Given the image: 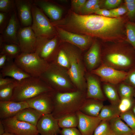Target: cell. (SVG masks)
Returning <instances> with one entry per match:
<instances>
[{
  "instance_id": "43",
  "label": "cell",
  "mask_w": 135,
  "mask_h": 135,
  "mask_svg": "<svg viewBox=\"0 0 135 135\" xmlns=\"http://www.w3.org/2000/svg\"><path fill=\"white\" fill-rule=\"evenodd\" d=\"M60 134L61 135H82L79 130L75 127L62 128Z\"/></svg>"
},
{
  "instance_id": "27",
  "label": "cell",
  "mask_w": 135,
  "mask_h": 135,
  "mask_svg": "<svg viewBox=\"0 0 135 135\" xmlns=\"http://www.w3.org/2000/svg\"><path fill=\"white\" fill-rule=\"evenodd\" d=\"M114 85L110 83L103 82V91L106 98L111 104L118 106L120 100L118 90Z\"/></svg>"
},
{
  "instance_id": "55",
  "label": "cell",
  "mask_w": 135,
  "mask_h": 135,
  "mask_svg": "<svg viewBox=\"0 0 135 135\" xmlns=\"http://www.w3.org/2000/svg\"><path fill=\"white\" fill-rule=\"evenodd\" d=\"M132 135H135V134H134Z\"/></svg>"
},
{
  "instance_id": "14",
  "label": "cell",
  "mask_w": 135,
  "mask_h": 135,
  "mask_svg": "<svg viewBox=\"0 0 135 135\" xmlns=\"http://www.w3.org/2000/svg\"><path fill=\"white\" fill-rule=\"evenodd\" d=\"M52 91L41 94L26 101L29 107L35 109L43 115L52 114L54 108Z\"/></svg>"
},
{
  "instance_id": "5",
  "label": "cell",
  "mask_w": 135,
  "mask_h": 135,
  "mask_svg": "<svg viewBox=\"0 0 135 135\" xmlns=\"http://www.w3.org/2000/svg\"><path fill=\"white\" fill-rule=\"evenodd\" d=\"M66 70L53 62L40 78L54 90L62 93L77 90L72 83Z\"/></svg>"
},
{
  "instance_id": "57",
  "label": "cell",
  "mask_w": 135,
  "mask_h": 135,
  "mask_svg": "<svg viewBox=\"0 0 135 135\" xmlns=\"http://www.w3.org/2000/svg\"><path fill=\"white\" fill-rule=\"evenodd\" d=\"M134 23H135V22Z\"/></svg>"
},
{
  "instance_id": "9",
  "label": "cell",
  "mask_w": 135,
  "mask_h": 135,
  "mask_svg": "<svg viewBox=\"0 0 135 135\" xmlns=\"http://www.w3.org/2000/svg\"><path fill=\"white\" fill-rule=\"evenodd\" d=\"M129 72L118 70L102 63L90 72L99 77L100 81L103 82L116 85L125 80Z\"/></svg>"
},
{
  "instance_id": "34",
  "label": "cell",
  "mask_w": 135,
  "mask_h": 135,
  "mask_svg": "<svg viewBox=\"0 0 135 135\" xmlns=\"http://www.w3.org/2000/svg\"><path fill=\"white\" fill-rule=\"evenodd\" d=\"M126 40L135 49V24L129 21L125 26Z\"/></svg>"
},
{
  "instance_id": "56",
  "label": "cell",
  "mask_w": 135,
  "mask_h": 135,
  "mask_svg": "<svg viewBox=\"0 0 135 135\" xmlns=\"http://www.w3.org/2000/svg\"><path fill=\"white\" fill-rule=\"evenodd\" d=\"M38 135H40L38 134Z\"/></svg>"
},
{
  "instance_id": "13",
  "label": "cell",
  "mask_w": 135,
  "mask_h": 135,
  "mask_svg": "<svg viewBox=\"0 0 135 135\" xmlns=\"http://www.w3.org/2000/svg\"><path fill=\"white\" fill-rule=\"evenodd\" d=\"M18 39L21 53L35 52L37 37L31 26L20 27L18 32Z\"/></svg>"
},
{
  "instance_id": "8",
  "label": "cell",
  "mask_w": 135,
  "mask_h": 135,
  "mask_svg": "<svg viewBox=\"0 0 135 135\" xmlns=\"http://www.w3.org/2000/svg\"><path fill=\"white\" fill-rule=\"evenodd\" d=\"M31 28L37 38H50L56 35L57 31L43 11L33 2Z\"/></svg>"
},
{
  "instance_id": "21",
  "label": "cell",
  "mask_w": 135,
  "mask_h": 135,
  "mask_svg": "<svg viewBox=\"0 0 135 135\" xmlns=\"http://www.w3.org/2000/svg\"><path fill=\"white\" fill-rule=\"evenodd\" d=\"M76 113L78 118V129L82 135H93L94 130L101 120L98 117L86 115L80 111Z\"/></svg>"
},
{
  "instance_id": "49",
  "label": "cell",
  "mask_w": 135,
  "mask_h": 135,
  "mask_svg": "<svg viewBox=\"0 0 135 135\" xmlns=\"http://www.w3.org/2000/svg\"><path fill=\"white\" fill-rule=\"evenodd\" d=\"M95 13L96 14L106 17L114 18L110 10L105 9L101 8L96 11Z\"/></svg>"
},
{
  "instance_id": "20",
  "label": "cell",
  "mask_w": 135,
  "mask_h": 135,
  "mask_svg": "<svg viewBox=\"0 0 135 135\" xmlns=\"http://www.w3.org/2000/svg\"><path fill=\"white\" fill-rule=\"evenodd\" d=\"M28 108V105L26 101H0V120L14 116L22 110Z\"/></svg>"
},
{
  "instance_id": "30",
  "label": "cell",
  "mask_w": 135,
  "mask_h": 135,
  "mask_svg": "<svg viewBox=\"0 0 135 135\" xmlns=\"http://www.w3.org/2000/svg\"><path fill=\"white\" fill-rule=\"evenodd\" d=\"M52 62L67 71L70 67L68 58L63 48L61 49L58 48L54 60Z\"/></svg>"
},
{
  "instance_id": "47",
  "label": "cell",
  "mask_w": 135,
  "mask_h": 135,
  "mask_svg": "<svg viewBox=\"0 0 135 135\" xmlns=\"http://www.w3.org/2000/svg\"><path fill=\"white\" fill-rule=\"evenodd\" d=\"M122 2L121 0H106L104 2V6L106 8L111 10L118 6Z\"/></svg>"
},
{
  "instance_id": "17",
  "label": "cell",
  "mask_w": 135,
  "mask_h": 135,
  "mask_svg": "<svg viewBox=\"0 0 135 135\" xmlns=\"http://www.w3.org/2000/svg\"><path fill=\"white\" fill-rule=\"evenodd\" d=\"M96 75L88 72L85 74L86 85V98L104 101L106 99L102 90L100 80Z\"/></svg>"
},
{
  "instance_id": "53",
  "label": "cell",
  "mask_w": 135,
  "mask_h": 135,
  "mask_svg": "<svg viewBox=\"0 0 135 135\" xmlns=\"http://www.w3.org/2000/svg\"><path fill=\"white\" fill-rule=\"evenodd\" d=\"M2 135H16L14 134L8 132H5Z\"/></svg>"
},
{
  "instance_id": "39",
  "label": "cell",
  "mask_w": 135,
  "mask_h": 135,
  "mask_svg": "<svg viewBox=\"0 0 135 135\" xmlns=\"http://www.w3.org/2000/svg\"><path fill=\"white\" fill-rule=\"evenodd\" d=\"M133 102L132 98H120V102L118 106L121 113L125 112L130 110Z\"/></svg>"
},
{
  "instance_id": "12",
  "label": "cell",
  "mask_w": 135,
  "mask_h": 135,
  "mask_svg": "<svg viewBox=\"0 0 135 135\" xmlns=\"http://www.w3.org/2000/svg\"><path fill=\"white\" fill-rule=\"evenodd\" d=\"M54 26L61 39L81 50L86 49L91 46L93 42L92 37L90 36L74 33L60 27Z\"/></svg>"
},
{
  "instance_id": "10",
  "label": "cell",
  "mask_w": 135,
  "mask_h": 135,
  "mask_svg": "<svg viewBox=\"0 0 135 135\" xmlns=\"http://www.w3.org/2000/svg\"><path fill=\"white\" fill-rule=\"evenodd\" d=\"M58 39L57 35L50 38H37L35 52L48 63L52 62L58 48Z\"/></svg>"
},
{
  "instance_id": "26",
  "label": "cell",
  "mask_w": 135,
  "mask_h": 135,
  "mask_svg": "<svg viewBox=\"0 0 135 135\" xmlns=\"http://www.w3.org/2000/svg\"><path fill=\"white\" fill-rule=\"evenodd\" d=\"M108 121L114 135H132L134 134L131 129L123 122L120 116Z\"/></svg>"
},
{
  "instance_id": "3",
  "label": "cell",
  "mask_w": 135,
  "mask_h": 135,
  "mask_svg": "<svg viewBox=\"0 0 135 135\" xmlns=\"http://www.w3.org/2000/svg\"><path fill=\"white\" fill-rule=\"evenodd\" d=\"M86 92L77 90L70 92H52L54 108L52 114L58 119L76 113L86 99Z\"/></svg>"
},
{
  "instance_id": "7",
  "label": "cell",
  "mask_w": 135,
  "mask_h": 135,
  "mask_svg": "<svg viewBox=\"0 0 135 135\" xmlns=\"http://www.w3.org/2000/svg\"><path fill=\"white\" fill-rule=\"evenodd\" d=\"M14 61L24 71L31 77H40L49 64L35 52L21 53Z\"/></svg>"
},
{
  "instance_id": "4",
  "label": "cell",
  "mask_w": 135,
  "mask_h": 135,
  "mask_svg": "<svg viewBox=\"0 0 135 135\" xmlns=\"http://www.w3.org/2000/svg\"><path fill=\"white\" fill-rule=\"evenodd\" d=\"M54 90L40 77H30L18 81L10 100L26 101L41 94Z\"/></svg>"
},
{
  "instance_id": "44",
  "label": "cell",
  "mask_w": 135,
  "mask_h": 135,
  "mask_svg": "<svg viewBox=\"0 0 135 135\" xmlns=\"http://www.w3.org/2000/svg\"><path fill=\"white\" fill-rule=\"evenodd\" d=\"M86 0H71L72 4L75 11V13L77 14L80 12Z\"/></svg>"
},
{
  "instance_id": "32",
  "label": "cell",
  "mask_w": 135,
  "mask_h": 135,
  "mask_svg": "<svg viewBox=\"0 0 135 135\" xmlns=\"http://www.w3.org/2000/svg\"><path fill=\"white\" fill-rule=\"evenodd\" d=\"M117 85V90L120 98H132L135 93L134 88L124 82Z\"/></svg>"
},
{
  "instance_id": "1",
  "label": "cell",
  "mask_w": 135,
  "mask_h": 135,
  "mask_svg": "<svg viewBox=\"0 0 135 135\" xmlns=\"http://www.w3.org/2000/svg\"><path fill=\"white\" fill-rule=\"evenodd\" d=\"M128 21L126 14L109 18L74 12L64 22V26L72 32L96 37L104 42H114L126 40L125 26Z\"/></svg>"
},
{
  "instance_id": "23",
  "label": "cell",
  "mask_w": 135,
  "mask_h": 135,
  "mask_svg": "<svg viewBox=\"0 0 135 135\" xmlns=\"http://www.w3.org/2000/svg\"><path fill=\"white\" fill-rule=\"evenodd\" d=\"M0 76L3 78L10 77L17 81L31 77L20 68L14 60L0 69Z\"/></svg>"
},
{
  "instance_id": "18",
  "label": "cell",
  "mask_w": 135,
  "mask_h": 135,
  "mask_svg": "<svg viewBox=\"0 0 135 135\" xmlns=\"http://www.w3.org/2000/svg\"><path fill=\"white\" fill-rule=\"evenodd\" d=\"M101 46L97 41L93 42L84 55L86 68L89 72L98 68L102 63Z\"/></svg>"
},
{
  "instance_id": "42",
  "label": "cell",
  "mask_w": 135,
  "mask_h": 135,
  "mask_svg": "<svg viewBox=\"0 0 135 135\" xmlns=\"http://www.w3.org/2000/svg\"><path fill=\"white\" fill-rule=\"evenodd\" d=\"M114 18H118L126 14L127 12V8L124 4L120 7L110 10Z\"/></svg>"
},
{
  "instance_id": "28",
  "label": "cell",
  "mask_w": 135,
  "mask_h": 135,
  "mask_svg": "<svg viewBox=\"0 0 135 135\" xmlns=\"http://www.w3.org/2000/svg\"><path fill=\"white\" fill-rule=\"evenodd\" d=\"M120 114L118 106L111 104L104 106L98 116L101 121H108L120 116Z\"/></svg>"
},
{
  "instance_id": "50",
  "label": "cell",
  "mask_w": 135,
  "mask_h": 135,
  "mask_svg": "<svg viewBox=\"0 0 135 135\" xmlns=\"http://www.w3.org/2000/svg\"><path fill=\"white\" fill-rule=\"evenodd\" d=\"M102 1L100 3L94 5L90 11L89 14L91 13H95L96 11L101 9L100 8L102 4Z\"/></svg>"
},
{
  "instance_id": "45",
  "label": "cell",
  "mask_w": 135,
  "mask_h": 135,
  "mask_svg": "<svg viewBox=\"0 0 135 135\" xmlns=\"http://www.w3.org/2000/svg\"><path fill=\"white\" fill-rule=\"evenodd\" d=\"M124 82L135 88V68L129 72V73Z\"/></svg>"
},
{
  "instance_id": "37",
  "label": "cell",
  "mask_w": 135,
  "mask_h": 135,
  "mask_svg": "<svg viewBox=\"0 0 135 135\" xmlns=\"http://www.w3.org/2000/svg\"><path fill=\"white\" fill-rule=\"evenodd\" d=\"M16 9L15 0H0V12L11 13Z\"/></svg>"
},
{
  "instance_id": "15",
  "label": "cell",
  "mask_w": 135,
  "mask_h": 135,
  "mask_svg": "<svg viewBox=\"0 0 135 135\" xmlns=\"http://www.w3.org/2000/svg\"><path fill=\"white\" fill-rule=\"evenodd\" d=\"M16 9L11 13L8 24L0 35V44L2 42L18 45V31L20 28Z\"/></svg>"
},
{
  "instance_id": "46",
  "label": "cell",
  "mask_w": 135,
  "mask_h": 135,
  "mask_svg": "<svg viewBox=\"0 0 135 135\" xmlns=\"http://www.w3.org/2000/svg\"><path fill=\"white\" fill-rule=\"evenodd\" d=\"M14 60L6 54H0V69L3 68Z\"/></svg>"
},
{
  "instance_id": "41",
  "label": "cell",
  "mask_w": 135,
  "mask_h": 135,
  "mask_svg": "<svg viewBox=\"0 0 135 135\" xmlns=\"http://www.w3.org/2000/svg\"><path fill=\"white\" fill-rule=\"evenodd\" d=\"M11 13L0 12V33H2L7 26L10 18Z\"/></svg>"
},
{
  "instance_id": "22",
  "label": "cell",
  "mask_w": 135,
  "mask_h": 135,
  "mask_svg": "<svg viewBox=\"0 0 135 135\" xmlns=\"http://www.w3.org/2000/svg\"><path fill=\"white\" fill-rule=\"evenodd\" d=\"M33 2L48 16L52 22L58 21L61 18L62 10L56 4L45 0H35Z\"/></svg>"
},
{
  "instance_id": "6",
  "label": "cell",
  "mask_w": 135,
  "mask_h": 135,
  "mask_svg": "<svg viewBox=\"0 0 135 135\" xmlns=\"http://www.w3.org/2000/svg\"><path fill=\"white\" fill-rule=\"evenodd\" d=\"M63 48L70 62V67L67 71L68 74L77 90L86 92L85 68L80 54L76 49L71 46Z\"/></svg>"
},
{
  "instance_id": "2",
  "label": "cell",
  "mask_w": 135,
  "mask_h": 135,
  "mask_svg": "<svg viewBox=\"0 0 135 135\" xmlns=\"http://www.w3.org/2000/svg\"><path fill=\"white\" fill-rule=\"evenodd\" d=\"M102 63L128 72L135 68V49L126 40L103 42L101 46Z\"/></svg>"
},
{
  "instance_id": "48",
  "label": "cell",
  "mask_w": 135,
  "mask_h": 135,
  "mask_svg": "<svg viewBox=\"0 0 135 135\" xmlns=\"http://www.w3.org/2000/svg\"><path fill=\"white\" fill-rule=\"evenodd\" d=\"M17 81L11 78H3L0 76V87L6 86Z\"/></svg>"
},
{
  "instance_id": "35",
  "label": "cell",
  "mask_w": 135,
  "mask_h": 135,
  "mask_svg": "<svg viewBox=\"0 0 135 135\" xmlns=\"http://www.w3.org/2000/svg\"><path fill=\"white\" fill-rule=\"evenodd\" d=\"M93 135H114L108 121H101L95 130Z\"/></svg>"
},
{
  "instance_id": "31",
  "label": "cell",
  "mask_w": 135,
  "mask_h": 135,
  "mask_svg": "<svg viewBox=\"0 0 135 135\" xmlns=\"http://www.w3.org/2000/svg\"><path fill=\"white\" fill-rule=\"evenodd\" d=\"M78 118L76 113L69 115L58 119L60 128H62L77 127Z\"/></svg>"
},
{
  "instance_id": "36",
  "label": "cell",
  "mask_w": 135,
  "mask_h": 135,
  "mask_svg": "<svg viewBox=\"0 0 135 135\" xmlns=\"http://www.w3.org/2000/svg\"><path fill=\"white\" fill-rule=\"evenodd\" d=\"M120 117L135 134V115L131 110L124 113H121Z\"/></svg>"
},
{
  "instance_id": "52",
  "label": "cell",
  "mask_w": 135,
  "mask_h": 135,
  "mask_svg": "<svg viewBox=\"0 0 135 135\" xmlns=\"http://www.w3.org/2000/svg\"><path fill=\"white\" fill-rule=\"evenodd\" d=\"M131 110L135 115V101H134Z\"/></svg>"
},
{
  "instance_id": "25",
  "label": "cell",
  "mask_w": 135,
  "mask_h": 135,
  "mask_svg": "<svg viewBox=\"0 0 135 135\" xmlns=\"http://www.w3.org/2000/svg\"><path fill=\"white\" fill-rule=\"evenodd\" d=\"M42 115L35 109L29 107L22 110L15 116L18 120L28 123L36 126L38 121Z\"/></svg>"
},
{
  "instance_id": "38",
  "label": "cell",
  "mask_w": 135,
  "mask_h": 135,
  "mask_svg": "<svg viewBox=\"0 0 135 135\" xmlns=\"http://www.w3.org/2000/svg\"><path fill=\"white\" fill-rule=\"evenodd\" d=\"M124 4L127 10L126 14L129 20L135 22V0H125Z\"/></svg>"
},
{
  "instance_id": "24",
  "label": "cell",
  "mask_w": 135,
  "mask_h": 135,
  "mask_svg": "<svg viewBox=\"0 0 135 135\" xmlns=\"http://www.w3.org/2000/svg\"><path fill=\"white\" fill-rule=\"evenodd\" d=\"M104 106L103 101L86 98L79 111L90 116L98 117Z\"/></svg>"
},
{
  "instance_id": "40",
  "label": "cell",
  "mask_w": 135,
  "mask_h": 135,
  "mask_svg": "<svg viewBox=\"0 0 135 135\" xmlns=\"http://www.w3.org/2000/svg\"><path fill=\"white\" fill-rule=\"evenodd\" d=\"M102 1L99 0H86L80 13L82 14H89L90 12L94 6Z\"/></svg>"
},
{
  "instance_id": "54",
  "label": "cell",
  "mask_w": 135,
  "mask_h": 135,
  "mask_svg": "<svg viewBox=\"0 0 135 135\" xmlns=\"http://www.w3.org/2000/svg\"><path fill=\"white\" fill-rule=\"evenodd\" d=\"M134 97L135 98V93H134Z\"/></svg>"
},
{
  "instance_id": "33",
  "label": "cell",
  "mask_w": 135,
  "mask_h": 135,
  "mask_svg": "<svg viewBox=\"0 0 135 135\" xmlns=\"http://www.w3.org/2000/svg\"><path fill=\"white\" fill-rule=\"evenodd\" d=\"M18 81L0 87V101L10 100Z\"/></svg>"
},
{
  "instance_id": "19",
  "label": "cell",
  "mask_w": 135,
  "mask_h": 135,
  "mask_svg": "<svg viewBox=\"0 0 135 135\" xmlns=\"http://www.w3.org/2000/svg\"><path fill=\"white\" fill-rule=\"evenodd\" d=\"M15 3L21 25L23 27L31 26L32 21V9L33 0H16Z\"/></svg>"
},
{
  "instance_id": "51",
  "label": "cell",
  "mask_w": 135,
  "mask_h": 135,
  "mask_svg": "<svg viewBox=\"0 0 135 135\" xmlns=\"http://www.w3.org/2000/svg\"><path fill=\"white\" fill-rule=\"evenodd\" d=\"M5 132L4 127L0 120V135H2Z\"/></svg>"
},
{
  "instance_id": "16",
  "label": "cell",
  "mask_w": 135,
  "mask_h": 135,
  "mask_svg": "<svg viewBox=\"0 0 135 135\" xmlns=\"http://www.w3.org/2000/svg\"><path fill=\"white\" fill-rule=\"evenodd\" d=\"M36 127L40 135H58L60 130L58 120L52 114L42 115L38 121Z\"/></svg>"
},
{
  "instance_id": "11",
  "label": "cell",
  "mask_w": 135,
  "mask_h": 135,
  "mask_svg": "<svg viewBox=\"0 0 135 135\" xmlns=\"http://www.w3.org/2000/svg\"><path fill=\"white\" fill-rule=\"evenodd\" d=\"M4 127L5 132L16 135H38L36 126L18 120L15 116L0 120Z\"/></svg>"
},
{
  "instance_id": "29",
  "label": "cell",
  "mask_w": 135,
  "mask_h": 135,
  "mask_svg": "<svg viewBox=\"0 0 135 135\" xmlns=\"http://www.w3.org/2000/svg\"><path fill=\"white\" fill-rule=\"evenodd\" d=\"M0 54H6L14 60L21 53L18 45L5 42L0 44Z\"/></svg>"
}]
</instances>
